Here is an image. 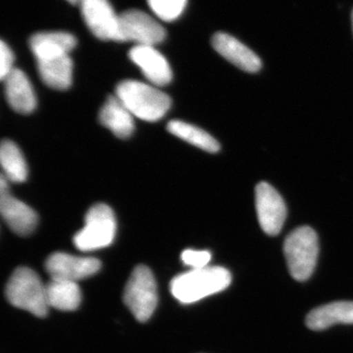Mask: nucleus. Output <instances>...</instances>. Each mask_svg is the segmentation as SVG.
<instances>
[{
  "instance_id": "obj_1",
  "label": "nucleus",
  "mask_w": 353,
  "mask_h": 353,
  "mask_svg": "<svg viewBox=\"0 0 353 353\" xmlns=\"http://www.w3.org/2000/svg\"><path fill=\"white\" fill-rule=\"evenodd\" d=\"M231 282V273L226 268L208 266L176 276L171 281L170 290L176 301L190 304L226 290Z\"/></svg>"
},
{
  "instance_id": "obj_2",
  "label": "nucleus",
  "mask_w": 353,
  "mask_h": 353,
  "mask_svg": "<svg viewBox=\"0 0 353 353\" xmlns=\"http://www.w3.org/2000/svg\"><path fill=\"white\" fill-rule=\"evenodd\" d=\"M116 97L139 119L157 122L171 108V99L154 85L139 81H123L116 88Z\"/></svg>"
},
{
  "instance_id": "obj_3",
  "label": "nucleus",
  "mask_w": 353,
  "mask_h": 353,
  "mask_svg": "<svg viewBox=\"0 0 353 353\" xmlns=\"http://www.w3.org/2000/svg\"><path fill=\"white\" fill-rule=\"evenodd\" d=\"M6 296L14 307L23 309L39 318L48 315L50 306L46 287L32 269L20 267L13 272L6 285Z\"/></svg>"
},
{
  "instance_id": "obj_4",
  "label": "nucleus",
  "mask_w": 353,
  "mask_h": 353,
  "mask_svg": "<svg viewBox=\"0 0 353 353\" xmlns=\"http://www.w3.org/2000/svg\"><path fill=\"white\" fill-rule=\"evenodd\" d=\"M284 253L292 277L299 282L308 280L315 270L319 253L314 230L303 226L292 231L285 239Z\"/></svg>"
},
{
  "instance_id": "obj_5",
  "label": "nucleus",
  "mask_w": 353,
  "mask_h": 353,
  "mask_svg": "<svg viewBox=\"0 0 353 353\" xmlns=\"http://www.w3.org/2000/svg\"><path fill=\"white\" fill-rule=\"evenodd\" d=\"M117 230L112 209L104 203L95 204L88 211L85 226L74 236V245L82 252H94L113 243Z\"/></svg>"
},
{
  "instance_id": "obj_6",
  "label": "nucleus",
  "mask_w": 353,
  "mask_h": 353,
  "mask_svg": "<svg viewBox=\"0 0 353 353\" xmlns=\"http://www.w3.org/2000/svg\"><path fill=\"white\" fill-rule=\"evenodd\" d=\"M124 303L139 322H146L157 309V285L152 270L139 265L132 271L124 290Z\"/></svg>"
},
{
  "instance_id": "obj_7",
  "label": "nucleus",
  "mask_w": 353,
  "mask_h": 353,
  "mask_svg": "<svg viewBox=\"0 0 353 353\" xmlns=\"http://www.w3.org/2000/svg\"><path fill=\"white\" fill-rule=\"evenodd\" d=\"M166 38V30L152 16L132 9L119 14L118 43L132 41L137 46H155Z\"/></svg>"
},
{
  "instance_id": "obj_8",
  "label": "nucleus",
  "mask_w": 353,
  "mask_h": 353,
  "mask_svg": "<svg viewBox=\"0 0 353 353\" xmlns=\"http://www.w3.org/2000/svg\"><path fill=\"white\" fill-rule=\"evenodd\" d=\"M79 6L85 25L97 39L118 41L119 15L108 0H80Z\"/></svg>"
},
{
  "instance_id": "obj_9",
  "label": "nucleus",
  "mask_w": 353,
  "mask_h": 353,
  "mask_svg": "<svg viewBox=\"0 0 353 353\" xmlns=\"http://www.w3.org/2000/svg\"><path fill=\"white\" fill-rule=\"evenodd\" d=\"M255 205L262 230L269 236H277L284 226L287 208L280 194L267 183L255 189Z\"/></svg>"
},
{
  "instance_id": "obj_10",
  "label": "nucleus",
  "mask_w": 353,
  "mask_h": 353,
  "mask_svg": "<svg viewBox=\"0 0 353 353\" xmlns=\"http://www.w3.org/2000/svg\"><path fill=\"white\" fill-rule=\"evenodd\" d=\"M0 212L7 225L19 236H29L38 225L36 211L10 194L8 180L3 174L0 181Z\"/></svg>"
},
{
  "instance_id": "obj_11",
  "label": "nucleus",
  "mask_w": 353,
  "mask_h": 353,
  "mask_svg": "<svg viewBox=\"0 0 353 353\" xmlns=\"http://www.w3.org/2000/svg\"><path fill=\"white\" fill-rule=\"evenodd\" d=\"M101 263L92 257H79L64 252L51 254L46 262V270L51 279L78 282L92 277L101 270Z\"/></svg>"
},
{
  "instance_id": "obj_12",
  "label": "nucleus",
  "mask_w": 353,
  "mask_h": 353,
  "mask_svg": "<svg viewBox=\"0 0 353 353\" xmlns=\"http://www.w3.org/2000/svg\"><path fill=\"white\" fill-rule=\"evenodd\" d=\"M129 57L154 87H164L171 83L173 74L170 65L154 46H136L130 50Z\"/></svg>"
},
{
  "instance_id": "obj_13",
  "label": "nucleus",
  "mask_w": 353,
  "mask_h": 353,
  "mask_svg": "<svg viewBox=\"0 0 353 353\" xmlns=\"http://www.w3.org/2000/svg\"><path fill=\"white\" fill-rule=\"evenodd\" d=\"M212 46L218 53L228 61L250 73L261 69V60L245 44L225 32H217L212 39Z\"/></svg>"
},
{
  "instance_id": "obj_14",
  "label": "nucleus",
  "mask_w": 353,
  "mask_h": 353,
  "mask_svg": "<svg viewBox=\"0 0 353 353\" xmlns=\"http://www.w3.org/2000/svg\"><path fill=\"white\" fill-rule=\"evenodd\" d=\"M76 46L75 37L65 32H38L30 39V48L37 61L67 57Z\"/></svg>"
},
{
  "instance_id": "obj_15",
  "label": "nucleus",
  "mask_w": 353,
  "mask_h": 353,
  "mask_svg": "<svg viewBox=\"0 0 353 353\" xmlns=\"http://www.w3.org/2000/svg\"><path fill=\"white\" fill-rule=\"evenodd\" d=\"M3 82L7 102L14 111L20 114H31L36 109V94L24 72L14 68Z\"/></svg>"
},
{
  "instance_id": "obj_16",
  "label": "nucleus",
  "mask_w": 353,
  "mask_h": 353,
  "mask_svg": "<svg viewBox=\"0 0 353 353\" xmlns=\"http://www.w3.org/2000/svg\"><path fill=\"white\" fill-rule=\"evenodd\" d=\"M99 122L119 139H128L134 131V115L117 97H108L99 112Z\"/></svg>"
},
{
  "instance_id": "obj_17",
  "label": "nucleus",
  "mask_w": 353,
  "mask_h": 353,
  "mask_svg": "<svg viewBox=\"0 0 353 353\" xmlns=\"http://www.w3.org/2000/svg\"><path fill=\"white\" fill-rule=\"evenodd\" d=\"M305 321L313 331H322L336 324H353V301H336L313 309Z\"/></svg>"
},
{
  "instance_id": "obj_18",
  "label": "nucleus",
  "mask_w": 353,
  "mask_h": 353,
  "mask_svg": "<svg viewBox=\"0 0 353 353\" xmlns=\"http://www.w3.org/2000/svg\"><path fill=\"white\" fill-rule=\"evenodd\" d=\"M41 80L48 87L65 90L71 87L73 79V61L70 55L37 61Z\"/></svg>"
},
{
  "instance_id": "obj_19",
  "label": "nucleus",
  "mask_w": 353,
  "mask_h": 353,
  "mask_svg": "<svg viewBox=\"0 0 353 353\" xmlns=\"http://www.w3.org/2000/svg\"><path fill=\"white\" fill-rule=\"evenodd\" d=\"M46 287V299L50 307L62 311H73L82 301L80 287L75 282L51 279Z\"/></svg>"
},
{
  "instance_id": "obj_20",
  "label": "nucleus",
  "mask_w": 353,
  "mask_h": 353,
  "mask_svg": "<svg viewBox=\"0 0 353 353\" xmlns=\"http://www.w3.org/2000/svg\"><path fill=\"white\" fill-rule=\"evenodd\" d=\"M167 130L174 136L202 150L210 153L219 152L220 145L218 141L201 128L183 121L174 120L168 123Z\"/></svg>"
},
{
  "instance_id": "obj_21",
  "label": "nucleus",
  "mask_w": 353,
  "mask_h": 353,
  "mask_svg": "<svg viewBox=\"0 0 353 353\" xmlns=\"http://www.w3.org/2000/svg\"><path fill=\"white\" fill-rule=\"evenodd\" d=\"M0 162L7 180L13 183H23L27 180L28 167L24 155L13 141L9 139L2 141Z\"/></svg>"
},
{
  "instance_id": "obj_22",
  "label": "nucleus",
  "mask_w": 353,
  "mask_h": 353,
  "mask_svg": "<svg viewBox=\"0 0 353 353\" xmlns=\"http://www.w3.org/2000/svg\"><path fill=\"white\" fill-rule=\"evenodd\" d=\"M188 0H148L154 15L164 22H173L182 15Z\"/></svg>"
},
{
  "instance_id": "obj_23",
  "label": "nucleus",
  "mask_w": 353,
  "mask_h": 353,
  "mask_svg": "<svg viewBox=\"0 0 353 353\" xmlns=\"http://www.w3.org/2000/svg\"><path fill=\"white\" fill-rule=\"evenodd\" d=\"M183 263L192 269L208 267L211 260V253L208 250H185L181 255Z\"/></svg>"
},
{
  "instance_id": "obj_24",
  "label": "nucleus",
  "mask_w": 353,
  "mask_h": 353,
  "mask_svg": "<svg viewBox=\"0 0 353 353\" xmlns=\"http://www.w3.org/2000/svg\"><path fill=\"white\" fill-rule=\"evenodd\" d=\"M14 54L3 41L0 43V78L3 81L14 69Z\"/></svg>"
},
{
  "instance_id": "obj_25",
  "label": "nucleus",
  "mask_w": 353,
  "mask_h": 353,
  "mask_svg": "<svg viewBox=\"0 0 353 353\" xmlns=\"http://www.w3.org/2000/svg\"><path fill=\"white\" fill-rule=\"evenodd\" d=\"M69 3L73 4V6H76V4L80 3V0H67Z\"/></svg>"
},
{
  "instance_id": "obj_26",
  "label": "nucleus",
  "mask_w": 353,
  "mask_h": 353,
  "mask_svg": "<svg viewBox=\"0 0 353 353\" xmlns=\"http://www.w3.org/2000/svg\"><path fill=\"white\" fill-rule=\"evenodd\" d=\"M352 23H353V14H352Z\"/></svg>"
}]
</instances>
